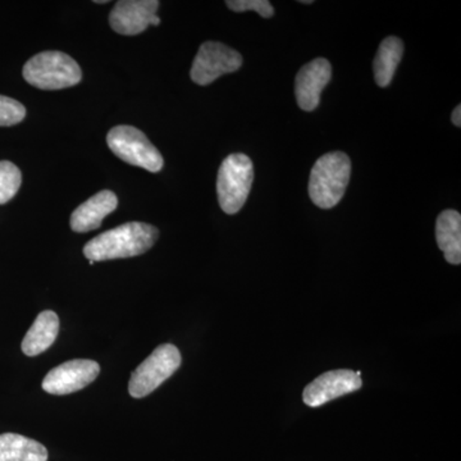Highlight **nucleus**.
I'll return each instance as SVG.
<instances>
[{
	"instance_id": "obj_1",
	"label": "nucleus",
	"mask_w": 461,
	"mask_h": 461,
	"mask_svg": "<svg viewBox=\"0 0 461 461\" xmlns=\"http://www.w3.org/2000/svg\"><path fill=\"white\" fill-rule=\"evenodd\" d=\"M158 236L157 227L142 222L121 224L113 230L100 233L87 242L84 248V256L90 262L132 258L147 253L154 247Z\"/></svg>"
},
{
	"instance_id": "obj_2",
	"label": "nucleus",
	"mask_w": 461,
	"mask_h": 461,
	"mask_svg": "<svg viewBox=\"0 0 461 461\" xmlns=\"http://www.w3.org/2000/svg\"><path fill=\"white\" fill-rule=\"evenodd\" d=\"M351 160L341 151L329 153L315 162L309 180L312 202L321 209H330L344 198L350 181Z\"/></svg>"
},
{
	"instance_id": "obj_3",
	"label": "nucleus",
	"mask_w": 461,
	"mask_h": 461,
	"mask_svg": "<svg viewBox=\"0 0 461 461\" xmlns=\"http://www.w3.org/2000/svg\"><path fill=\"white\" fill-rule=\"evenodd\" d=\"M23 75L27 83L41 90L67 89L83 78L74 58L56 50L42 51L27 60Z\"/></svg>"
},
{
	"instance_id": "obj_4",
	"label": "nucleus",
	"mask_w": 461,
	"mask_h": 461,
	"mask_svg": "<svg viewBox=\"0 0 461 461\" xmlns=\"http://www.w3.org/2000/svg\"><path fill=\"white\" fill-rule=\"evenodd\" d=\"M254 180V167L245 154H230L218 171V202L224 213L236 214L241 211L250 194Z\"/></svg>"
},
{
	"instance_id": "obj_5",
	"label": "nucleus",
	"mask_w": 461,
	"mask_h": 461,
	"mask_svg": "<svg viewBox=\"0 0 461 461\" xmlns=\"http://www.w3.org/2000/svg\"><path fill=\"white\" fill-rule=\"evenodd\" d=\"M107 142L115 156L129 165L140 167L153 173L159 172L165 165L159 150L136 127H113L108 132Z\"/></svg>"
},
{
	"instance_id": "obj_6",
	"label": "nucleus",
	"mask_w": 461,
	"mask_h": 461,
	"mask_svg": "<svg viewBox=\"0 0 461 461\" xmlns=\"http://www.w3.org/2000/svg\"><path fill=\"white\" fill-rule=\"evenodd\" d=\"M180 350L175 345H160L136 368L129 382V393L133 399L150 395L181 366Z\"/></svg>"
},
{
	"instance_id": "obj_7",
	"label": "nucleus",
	"mask_w": 461,
	"mask_h": 461,
	"mask_svg": "<svg viewBox=\"0 0 461 461\" xmlns=\"http://www.w3.org/2000/svg\"><path fill=\"white\" fill-rule=\"evenodd\" d=\"M241 66L242 57L238 50L222 42L206 41L200 47L194 59L190 72L191 80L200 86H205L221 76L238 71Z\"/></svg>"
},
{
	"instance_id": "obj_8",
	"label": "nucleus",
	"mask_w": 461,
	"mask_h": 461,
	"mask_svg": "<svg viewBox=\"0 0 461 461\" xmlns=\"http://www.w3.org/2000/svg\"><path fill=\"white\" fill-rule=\"evenodd\" d=\"M99 373V364L94 360H71L48 373L42 381V390L50 395H69L89 386Z\"/></svg>"
},
{
	"instance_id": "obj_9",
	"label": "nucleus",
	"mask_w": 461,
	"mask_h": 461,
	"mask_svg": "<svg viewBox=\"0 0 461 461\" xmlns=\"http://www.w3.org/2000/svg\"><path fill=\"white\" fill-rule=\"evenodd\" d=\"M360 375L362 373L348 371V369L323 373L306 386L303 400L311 408H318L362 388Z\"/></svg>"
},
{
	"instance_id": "obj_10",
	"label": "nucleus",
	"mask_w": 461,
	"mask_h": 461,
	"mask_svg": "<svg viewBox=\"0 0 461 461\" xmlns=\"http://www.w3.org/2000/svg\"><path fill=\"white\" fill-rule=\"evenodd\" d=\"M158 8V0H121L112 9L109 23L121 35H139L150 26Z\"/></svg>"
},
{
	"instance_id": "obj_11",
	"label": "nucleus",
	"mask_w": 461,
	"mask_h": 461,
	"mask_svg": "<svg viewBox=\"0 0 461 461\" xmlns=\"http://www.w3.org/2000/svg\"><path fill=\"white\" fill-rule=\"evenodd\" d=\"M332 77V67L324 58H317L303 66L296 76L297 104L303 111L312 112L321 103V94Z\"/></svg>"
},
{
	"instance_id": "obj_12",
	"label": "nucleus",
	"mask_w": 461,
	"mask_h": 461,
	"mask_svg": "<svg viewBox=\"0 0 461 461\" xmlns=\"http://www.w3.org/2000/svg\"><path fill=\"white\" fill-rule=\"evenodd\" d=\"M117 206L118 199L114 193L109 190L100 191L75 209L71 215V229L78 233L98 230L103 220L114 212Z\"/></svg>"
},
{
	"instance_id": "obj_13",
	"label": "nucleus",
	"mask_w": 461,
	"mask_h": 461,
	"mask_svg": "<svg viewBox=\"0 0 461 461\" xmlns=\"http://www.w3.org/2000/svg\"><path fill=\"white\" fill-rule=\"evenodd\" d=\"M59 332V318L51 311L38 315L23 341V351L27 357H38L50 348Z\"/></svg>"
},
{
	"instance_id": "obj_14",
	"label": "nucleus",
	"mask_w": 461,
	"mask_h": 461,
	"mask_svg": "<svg viewBox=\"0 0 461 461\" xmlns=\"http://www.w3.org/2000/svg\"><path fill=\"white\" fill-rule=\"evenodd\" d=\"M436 239L445 259L454 266L461 263V215L448 209L437 218Z\"/></svg>"
},
{
	"instance_id": "obj_15",
	"label": "nucleus",
	"mask_w": 461,
	"mask_h": 461,
	"mask_svg": "<svg viewBox=\"0 0 461 461\" xmlns=\"http://www.w3.org/2000/svg\"><path fill=\"white\" fill-rule=\"evenodd\" d=\"M0 461H48V450L35 439L5 433L0 435Z\"/></svg>"
},
{
	"instance_id": "obj_16",
	"label": "nucleus",
	"mask_w": 461,
	"mask_h": 461,
	"mask_svg": "<svg viewBox=\"0 0 461 461\" xmlns=\"http://www.w3.org/2000/svg\"><path fill=\"white\" fill-rule=\"evenodd\" d=\"M402 54L403 42L396 36H390L381 42L373 63L375 83L378 86L387 87L391 84Z\"/></svg>"
},
{
	"instance_id": "obj_17",
	"label": "nucleus",
	"mask_w": 461,
	"mask_h": 461,
	"mask_svg": "<svg viewBox=\"0 0 461 461\" xmlns=\"http://www.w3.org/2000/svg\"><path fill=\"white\" fill-rule=\"evenodd\" d=\"M23 184L20 168L8 160L0 162V205L14 198Z\"/></svg>"
},
{
	"instance_id": "obj_18",
	"label": "nucleus",
	"mask_w": 461,
	"mask_h": 461,
	"mask_svg": "<svg viewBox=\"0 0 461 461\" xmlns=\"http://www.w3.org/2000/svg\"><path fill=\"white\" fill-rule=\"evenodd\" d=\"M26 117V108L17 100L0 95V127L14 126Z\"/></svg>"
},
{
	"instance_id": "obj_19",
	"label": "nucleus",
	"mask_w": 461,
	"mask_h": 461,
	"mask_svg": "<svg viewBox=\"0 0 461 461\" xmlns=\"http://www.w3.org/2000/svg\"><path fill=\"white\" fill-rule=\"evenodd\" d=\"M226 5L230 11H256L264 18H271L275 14V9L268 0H229Z\"/></svg>"
},
{
	"instance_id": "obj_20",
	"label": "nucleus",
	"mask_w": 461,
	"mask_h": 461,
	"mask_svg": "<svg viewBox=\"0 0 461 461\" xmlns=\"http://www.w3.org/2000/svg\"><path fill=\"white\" fill-rule=\"evenodd\" d=\"M453 123L455 124V126H457V127L461 126V107H460V105H457V107L454 109Z\"/></svg>"
},
{
	"instance_id": "obj_21",
	"label": "nucleus",
	"mask_w": 461,
	"mask_h": 461,
	"mask_svg": "<svg viewBox=\"0 0 461 461\" xmlns=\"http://www.w3.org/2000/svg\"><path fill=\"white\" fill-rule=\"evenodd\" d=\"M300 3H303V5H312V0H300Z\"/></svg>"
},
{
	"instance_id": "obj_22",
	"label": "nucleus",
	"mask_w": 461,
	"mask_h": 461,
	"mask_svg": "<svg viewBox=\"0 0 461 461\" xmlns=\"http://www.w3.org/2000/svg\"><path fill=\"white\" fill-rule=\"evenodd\" d=\"M96 5H105L108 3L107 0H95Z\"/></svg>"
}]
</instances>
